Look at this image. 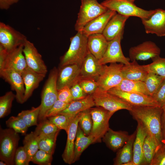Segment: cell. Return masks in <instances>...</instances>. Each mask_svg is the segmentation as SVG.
I'll return each instance as SVG.
<instances>
[{
	"instance_id": "obj_1",
	"label": "cell",
	"mask_w": 165,
	"mask_h": 165,
	"mask_svg": "<svg viewBox=\"0 0 165 165\" xmlns=\"http://www.w3.org/2000/svg\"><path fill=\"white\" fill-rule=\"evenodd\" d=\"M134 119L140 122L147 134L157 146L163 143L161 117L162 107L151 106H132L129 111Z\"/></svg>"
},
{
	"instance_id": "obj_2",
	"label": "cell",
	"mask_w": 165,
	"mask_h": 165,
	"mask_svg": "<svg viewBox=\"0 0 165 165\" xmlns=\"http://www.w3.org/2000/svg\"><path fill=\"white\" fill-rule=\"evenodd\" d=\"M87 37L81 31H77L70 38L69 48L60 59V67L75 64L80 68L85 58L90 53L87 46Z\"/></svg>"
},
{
	"instance_id": "obj_3",
	"label": "cell",
	"mask_w": 165,
	"mask_h": 165,
	"mask_svg": "<svg viewBox=\"0 0 165 165\" xmlns=\"http://www.w3.org/2000/svg\"><path fill=\"white\" fill-rule=\"evenodd\" d=\"M58 69L56 67L51 70L43 87L41 94V108L38 118L39 121L44 119L46 112L58 100Z\"/></svg>"
},
{
	"instance_id": "obj_4",
	"label": "cell",
	"mask_w": 165,
	"mask_h": 165,
	"mask_svg": "<svg viewBox=\"0 0 165 165\" xmlns=\"http://www.w3.org/2000/svg\"><path fill=\"white\" fill-rule=\"evenodd\" d=\"M20 136L10 128L0 127V160L7 165H15V155L18 148Z\"/></svg>"
},
{
	"instance_id": "obj_5",
	"label": "cell",
	"mask_w": 165,
	"mask_h": 165,
	"mask_svg": "<svg viewBox=\"0 0 165 165\" xmlns=\"http://www.w3.org/2000/svg\"><path fill=\"white\" fill-rule=\"evenodd\" d=\"M90 110L93 126L89 135L92 139L93 143L100 142L109 128V122L114 113L100 106L92 107Z\"/></svg>"
},
{
	"instance_id": "obj_6",
	"label": "cell",
	"mask_w": 165,
	"mask_h": 165,
	"mask_svg": "<svg viewBox=\"0 0 165 165\" xmlns=\"http://www.w3.org/2000/svg\"><path fill=\"white\" fill-rule=\"evenodd\" d=\"M101 4L108 9L117 12L121 15L147 19L155 12V10H145L136 6L128 0H105Z\"/></svg>"
},
{
	"instance_id": "obj_7",
	"label": "cell",
	"mask_w": 165,
	"mask_h": 165,
	"mask_svg": "<svg viewBox=\"0 0 165 165\" xmlns=\"http://www.w3.org/2000/svg\"><path fill=\"white\" fill-rule=\"evenodd\" d=\"M81 4L75 25V30L81 31L88 22L106 12L108 9L97 0H81Z\"/></svg>"
},
{
	"instance_id": "obj_8",
	"label": "cell",
	"mask_w": 165,
	"mask_h": 165,
	"mask_svg": "<svg viewBox=\"0 0 165 165\" xmlns=\"http://www.w3.org/2000/svg\"><path fill=\"white\" fill-rule=\"evenodd\" d=\"M124 64L117 63H110L108 65H104L103 71L97 79V90L108 92L121 82L123 78L122 68Z\"/></svg>"
},
{
	"instance_id": "obj_9",
	"label": "cell",
	"mask_w": 165,
	"mask_h": 165,
	"mask_svg": "<svg viewBox=\"0 0 165 165\" xmlns=\"http://www.w3.org/2000/svg\"><path fill=\"white\" fill-rule=\"evenodd\" d=\"M92 96L95 106L102 107L114 113L122 109L129 111L132 107V105L122 99L108 92L97 90Z\"/></svg>"
},
{
	"instance_id": "obj_10",
	"label": "cell",
	"mask_w": 165,
	"mask_h": 165,
	"mask_svg": "<svg viewBox=\"0 0 165 165\" xmlns=\"http://www.w3.org/2000/svg\"><path fill=\"white\" fill-rule=\"evenodd\" d=\"M123 31L120 32L114 39L109 41L106 51L101 59L98 60L99 63L102 65L110 63H119L124 64L130 63V59L123 55L120 42Z\"/></svg>"
},
{
	"instance_id": "obj_11",
	"label": "cell",
	"mask_w": 165,
	"mask_h": 165,
	"mask_svg": "<svg viewBox=\"0 0 165 165\" xmlns=\"http://www.w3.org/2000/svg\"><path fill=\"white\" fill-rule=\"evenodd\" d=\"M26 37L9 25L0 22V46L7 52L24 45Z\"/></svg>"
},
{
	"instance_id": "obj_12",
	"label": "cell",
	"mask_w": 165,
	"mask_h": 165,
	"mask_svg": "<svg viewBox=\"0 0 165 165\" xmlns=\"http://www.w3.org/2000/svg\"><path fill=\"white\" fill-rule=\"evenodd\" d=\"M23 52L27 66L38 73L46 75L47 67L34 44L27 40L24 44Z\"/></svg>"
},
{
	"instance_id": "obj_13",
	"label": "cell",
	"mask_w": 165,
	"mask_h": 165,
	"mask_svg": "<svg viewBox=\"0 0 165 165\" xmlns=\"http://www.w3.org/2000/svg\"><path fill=\"white\" fill-rule=\"evenodd\" d=\"M0 76L10 84L11 90L15 91L17 102L24 103L25 87L21 74L13 69L6 68L0 70Z\"/></svg>"
},
{
	"instance_id": "obj_14",
	"label": "cell",
	"mask_w": 165,
	"mask_h": 165,
	"mask_svg": "<svg viewBox=\"0 0 165 165\" xmlns=\"http://www.w3.org/2000/svg\"><path fill=\"white\" fill-rule=\"evenodd\" d=\"M160 48L155 43L146 41L131 47L129 51V58L132 61H146L160 56Z\"/></svg>"
},
{
	"instance_id": "obj_15",
	"label": "cell",
	"mask_w": 165,
	"mask_h": 165,
	"mask_svg": "<svg viewBox=\"0 0 165 165\" xmlns=\"http://www.w3.org/2000/svg\"><path fill=\"white\" fill-rule=\"evenodd\" d=\"M147 34H155L159 37L165 36V10L158 9L150 17L141 19Z\"/></svg>"
},
{
	"instance_id": "obj_16",
	"label": "cell",
	"mask_w": 165,
	"mask_h": 165,
	"mask_svg": "<svg viewBox=\"0 0 165 165\" xmlns=\"http://www.w3.org/2000/svg\"><path fill=\"white\" fill-rule=\"evenodd\" d=\"M80 67L75 64L60 67L57 80L58 91L66 87L70 88L78 82L80 79Z\"/></svg>"
},
{
	"instance_id": "obj_17",
	"label": "cell",
	"mask_w": 165,
	"mask_h": 165,
	"mask_svg": "<svg viewBox=\"0 0 165 165\" xmlns=\"http://www.w3.org/2000/svg\"><path fill=\"white\" fill-rule=\"evenodd\" d=\"M108 92L120 98L132 106L159 107L152 97L149 95L124 91L114 88L110 89Z\"/></svg>"
},
{
	"instance_id": "obj_18",
	"label": "cell",
	"mask_w": 165,
	"mask_h": 165,
	"mask_svg": "<svg viewBox=\"0 0 165 165\" xmlns=\"http://www.w3.org/2000/svg\"><path fill=\"white\" fill-rule=\"evenodd\" d=\"M24 45L7 52L0 70L6 68H11L21 74L28 66L23 52Z\"/></svg>"
},
{
	"instance_id": "obj_19",
	"label": "cell",
	"mask_w": 165,
	"mask_h": 165,
	"mask_svg": "<svg viewBox=\"0 0 165 165\" xmlns=\"http://www.w3.org/2000/svg\"><path fill=\"white\" fill-rule=\"evenodd\" d=\"M104 65L100 64L97 59L89 53L80 68V79H88L97 81L103 71Z\"/></svg>"
},
{
	"instance_id": "obj_20",
	"label": "cell",
	"mask_w": 165,
	"mask_h": 165,
	"mask_svg": "<svg viewBox=\"0 0 165 165\" xmlns=\"http://www.w3.org/2000/svg\"><path fill=\"white\" fill-rule=\"evenodd\" d=\"M80 112L71 119L67 132V138L66 145L62 156L64 162L69 164L73 163L74 144Z\"/></svg>"
},
{
	"instance_id": "obj_21",
	"label": "cell",
	"mask_w": 165,
	"mask_h": 165,
	"mask_svg": "<svg viewBox=\"0 0 165 165\" xmlns=\"http://www.w3.org/2000/svg\"><path fill=\"white\" fill-rule=\"evenodd\" d=\"M116 12L108 9L103 14L87 23L81 31L87 37L94 34L102 33L107 24Z\"/></svg>"
},
{
	"instance_id": "obj_22",
	"label": "cell",
	"mask_w": 165,
	"mask_h": 165,
	"mask_svg": "<svg viewBox=\"0 0 165 165\" xmlns=\"http://www.w3.org/2000/svg\"><path fill=\"white\" fill-rule=\"evenodd\" d=\"M21 75L25 87L24 97L25 102L31 96L34 91L38 87L46 75L38 73L27 66L22 72Z\"/></svg>"
},
{
	"instance_id": "obj_23",
	"label": "cell",
	"mask_w": 165,
	"mask_h": 165,
	"mask_svg": "<svg viewBox=\"0 0 165 165\" xmlns=\"http://www.w3.org/2000/svg\"><path fill=\"white\" fill-rule=\"evenodd\" d=\"M130 136L127 131H115L109 128L102 139L108 147L115 152L118 150L125 144Z\"/></svg>"
},
{
	"instance_id": "obj_24",
	"label": "cell",
	"mask_w": 165,
	"mask_h": 165,
	"mask_svg": "<svg viewBox=\"0 0 165 165\" xmlns=\"http://www.w3.org/2000/svg\"><path fill=\"white\" fill-rule=\"evenodd\" d=\"M108 43L102 33L93 34L87 37L89 51L98 60L101 59L105 53Z\"/></svg>"
},
{
	"instance_id": "obj_25",
	"label": "cell",
	"mask_w": 165,
	"mask_h": 165,
	"mask_svg": "<svg viewBox=\"0 0 165 165\" xmlns=\"http://www.w3.org/2000/svg\"><path fill=\"white\" fill-rule=\"evenodd\" d=\"M129 17L116 13L109 20L102 34L108 41L114 39L124 31L125 23Z\"/></svg>"
},
{
	"instance_id": "obj_26",
	"label": "cell",
	"mask_w": 165,
	"mask_h": 165,
	"mask_svg": "<svg viewBox=\"0 0 165 165\" xmlns=\"http://www.w3.org/2000/svg\"><path fill=\"white\" fill-rule=\"evenodd\" d=\"M94 106L95 104L92 95H88L83 98L73 100L67 107L58 114L72 118L80 112Z\"/></svg>"
},
{
	"instance_id": "obj_27",
	"label": "cell",
	"mask_w": 165,
	"mask_h": 165,
	"mask_svg": "<svg viewBox=\"0 0 165 165\" xmlns=\"http://www.w3.org/2000/svg\"><path fill=\"white\" fill-rule=\"evenodd\" d=\"M122 72L124 79L143 82L148 72L145 65H140L134 60L129 64H124Z\"/></svg>"
},
{
	"instance_id": "obj_28",
	"label": "cell",
	"mask_w": 165,
	"mask_h": 165,
	"mask_svg": "<svg viewBox=\"0 0 165 165\" xmlns=\"http://www.w3.org/2000/svg\"><path fill=\"white\" fill-rule=\"evenodd\" d=\"M136 134L133 144V161L136 165H142L143 160V147L147 133L142 124L137 121Z\"/></svg>"
},
{
	"instance_id": "obj_29",
	"label": "cell",
	"mask_w": 165,
	"mask_h": 165,
	"mask_svg": "<svg viewBox=\"0 0 165 165\" xmlns=\"http://www.w3.org/2000/svg\"><path fill=\"white\" fill-rule=\"evenodd\" d=\"M136 134V130L133 134L130 135L125 144L118 150L114 160V165H123L126 163L133 160V144Z\"/></svg>"
},
{
	"instance_id": "obj_30",
	"label": "cell",
	"mask_w": 165,
	"mask_h": 165,
	"mask_svg": "<svg viewBox=\"0 0 165 165\" xmlns=\"http://www.w3.org/2000/svg\"><path fill=\"white\" fill-rule=\"evenodd\" d=\"M93 140L89 136H86L78 126L74 147L73 163L78 160L83 151L90 144Z\"/></svg>"
},
{
	"instance_id": "obj_31",
	"label": "cell",
	"mask_w": 165,
	"mask_h": 165,
	"mask_svg": "<svg viewBox=\"0 0 165 165\" xmlns=\"http://www.w3.org/2000/svg\"><path fill=\"white\" fill-rule=\"evenodd\" d=\"M114 88L124 91L150 96L145 84L142 81L130 80L123 78L119 85Z\"/></svg>"
},
{
	"instance_id": "obj_32",
	"label": "cell",
	"mask_w": 165,
	"mask_h": 165,
	"mask_svg": "<svg viewBox=\"0 0 165 165\" xmlns=\"http://www.w3.org/2000/svg\"><path fill=\"white\" fill-rule=\"evenodd\" d=\"M39 136L34 131L26 134L23 140V146L27 151L31 161L39 149Z\"/></svg>"
},
{
	"instance_id": "obj_33",
	"label": "cell",
	"mask_w": 165,
	"mask_h": 165,
	"mask_svg": "<svg viewBox=\"0 0 165 165\" xmlns=\"http://www.w3.org/2000/svg\"><path fill=\"white\" fill-rule=\"evenodd\" d=\"M157 145L147 134L143 147V160L142 165H150L155 154Z\"/></svg>"
},
{
	"instance_id": "obj_34",
	"label": "cell",
	"mask_w": 165,
	"mask_h": 165,
	"mask_svg": "<svg viewBox=\"0 0 165 165\" xmlns=\"http://www.w3.org/2000/svg\"><path fill=\"white\" fill-rule=\"evenodd\" d=\"M60 130L51 134L39 135V149L43 150L53 155L57 137Z\"/></svg>"
},
{
	"instance_id": "obj_35",
	"label": "cell",
	"mask_w": 165,
	"mask_h": 165,
	"mask_svg": "<svg viewBox=\"0 0 165 165\" xmlns=\"http://www.w3.org/2000/svg\"><path fill=\"white\" fill-rule=\"evenodd\" d=\"M41 105L37 107H32L30 110H23L17 116L22 118L26 125L29 127L38 125Z\"/></svg>"
},
{
	"instance_id": "obj_36",
	"label": "cell",
	"mask_w": 165,
	"mask_h": 165,
	"mask_svg": "<svg viewBox=\"0 0 165 165\" xmlns=\"http://www.w3.org/2000/svg\"><path fill=\"white\" fill-rule=\"evenodd\" d=\"M16 97L12 91L7 92L0 97V118L8 115L10 112L13 101Z\"/></svg>"
},
{
	"instance_id": "obj_37",
	"label": "cell",
	"mask_w": 165,
	"mask_h": 165,
	"mask_svg": "<svg viewBox=\"0 0 165 165\" xmlns=\"http://www.w3.org/2000/svg\"><path fill=\"white\" fill-rule=\"evenodd\" d=\"M152 59V63L145 65L148 72L154 73L165 79V58L158 56Z\"/></svg>"
},
{
	"instance_id": "obj_38",
	"label": "cell",
	"mask_w": 165,
	"mask_h": 165,
	"mask_svg": "<svg viewBox=\"0 0 165 165\" xmlns=\"http://www.w3.org/2000/svg\"><path fill=\"white\" fill-rule=\"evenodd\" d=\"M164 79L155 74L150 72H148L143 82L150 96L157 90Z\"/></svg>"
},
{
	"instance_id": "obj_39",
	"label": "cell",
	"mask_w": 165,
	"mask_h": 165,
	"mask_svg": "<svg viewBox=\"0 0 165 165\" xmlns=\"http://www.w3.org/2000/svg\"><path fill=\"white\" fill-rule=\"evenodd\" d=\"M40 122L34 131L38 136L51 134L60 130L48 119Z\"/></svg>"
},
{
	"instance_id": "obj_40",
	"label": "cell",
	"mask_w": 165,
	"mask_h": 165,
	"mask_svg": "<svg viewBox=\"0 0 165 165\" xmlns=\"http://www.w3.org/2000/svg\"><path fill=\"white\" fill-rule=\"evenodd\" d=\"M6 123L8 128L23 134H26L28 128L22 118L18 116L10 117L6 121Z\"/></svg>"
},
{
	"instance_id": "obj_41",
	"label": "cell",
	"mask_w": 165,
	"mask_h": 165,
	"mask_svg": "<svg viewBox=\"0 0 165 165\" xmlns=\"http://www.w3.org/2000/svg\"><path fill=\"white\" fill-rule=\"evenodd\" d=\"M90 109L80 112L79 120L80 128L86 136L90 134L93 126V120Z\"/></svg>"
},
{
	"instance_id": "obj_42",
	"label": "cell",
	"mask_w": 165,
	"mask_h": 165,
	"mask_svg": "<svg viewBox=\"0 0 165 165\" xmlns=\"http://www.w3.org/2000/svg\"><path fill=\"white\" fill-rule=\"evenodd\" d=\"M72 118L65 115L58 114L47 118L59 129L64 130L67 133Z\"/></svg>"
},
{
	"instance_id": "obj_43",
	"label": "cell",
	"mask_w": 165,
	"mask_h": 165,
	"mask_svg": "<svg viewBox=\"0 0 165 165\" xmlns=\"http://www.w3.org/2000/svg\"><path fill=\"white\" fill-rule=\"evenodd\" d=\"M53 155L43 150L38 149L33 156L31 162L39 165H50Z\"/></svg>"
},
{
	"instance_id": "obj_44",
	"label": "cell",
	"mask_w": 165,
	"mask_h": 165,
	"mask_svg": "<svg viewBox=\"0 0 165 165\" xmlns=\"http://www.w3.org/2000/svg\"><path fill=\"white\" fill-rule=\"evenodd\" d=\"M30 161L27 151L24 146L18 148L15 155V165H28Z\"/></svg>"
},
{
	"instance_id": "obj_45",
	"label": "cell",
	"mask_w": 165,
	"mask_h": 165,
	"mask_svg": "<svg viewBox=\"0 0 165 165\" xmlns=\"http://www.w3.org/2000/svg\"><path fill=\"white\" fill-rule=\"evenodd\" d=\"M78 83L84 92L88 95H92L98 89L96 81L88 79H80Z\"/></svg>"
},
{
	"instance_id": "obj_46",
	"label": "cell",
	"mask_w": 165,
	"mask_h": 165,
	"mask_svg": "<svg viewBox=\"0 0 165 165\" xmlns=\"http://www.w3.org/2000/svg\"><path fill=\"white\" fill-rule=\"evenodd\" d=\"M150 165H165V142L157 147Z\"/></svg>"
},
{
	"instance_id": "obj_47",
	"label": "cell",
	"mask_w": 165,
	"mask_h": 165,
	"mask_svg": "<svg viewBox=\"0 0 165 165\" xmlns=\"http://www.w3.org/2000/svg\"><path fill=\"white\" fill-rule=\"evenodd\" d=\"M69 104L58 99L51 107L46 112L44 119L58 114L67 107Z\"/></svg>"
},
{
	"instance_id": "obj_48",
	"label": "cell",
	"mask_w": 165,
	"mask_h": 165,
	"mask_svg": "<svg viewBox=\"0 0 165 165\" xmlns=\"http://www.w3.org/2000/svg\"><path fill=\"white\" fill-rule=\"evenodd\" d=\"M151 97L160 107H162L165 105V79Z\"/></svg>"
},
{
	"instance_id": "obj_49",
	"label": "cell",
	"mask_w": 165,
	"mask_h": 165,
	"mask_svg": "<svg viewBox=\"0 0 165 165\" xmlns=\"http://www.w3.org/2000/svg\"><path fill=\"white\" fill-rule=\"evenodd\" d=\"M70 89L73 100L83 98L88 95L83 90L78 82L74 84Z\"/></svg>"
},
{
	"instance_id": "obj_50",
	"label": "cell",
	"mask_w": 165,
	"mask_h": 165,
	"mask_svg": "<svg viewBox=\"0 0 165 165\" xmlns=\"http://www.w3.org/2000/svg\"><path fill=\"white\" fill-rule=\"evenodd\" d=\"M58 99L67 103L71 102L73 100L70 88L66 87L58 91Z\"/></svg>"
},
{
	"instance_id": "obj_51",
	"label": "cell",
	"mask_w": 165,
	"mask_h": 165,
	"mask_svg": "<svg viewBox=\"0 0 165 165\" xmlns=\"http://www.w3.org/2000/svg\"><path fill=\"white\" fill-rule=\"evenodd\" d=\"M20 0H0V9L7 10L13 5L16 3Z\"/></svg>"
},
{
	"instance_id": "obj_52",
	"label": "cell",
	"mask_w": 165,
	"mask_h": 165,
	"mask_svg": "<svg viewBox=\"0 0 165 165\" xmlns=\"http://www.w3.org/2000/svg\"><path fill=\"white\" fill-rule=\"evenodd\" d=\"M162 108V112L161 117V130L163 142H165V105Z\"/></svg>"
},
{
	"instance_id": "obj_53",
	"label": "cell",
	"mask_w": 165,
	"mask_h": 165,
	"mask_svg": "<svg viewBox=\"0 0 165 165\" xmlns=\"http://www.w3.org/2000/svg\"><path fill=\"white\" fill-rule=\"evenodd\" d=\"M123 165H136L133 161H129L123 164Z\"/></svg>"
},
{
	"instance_id": "obj_54",
	"label": "cell",
	"mask_w": 165,
	"mask_h": 165,
	"mask_svg": "<svg viewBox=\"0 0 165 165\" xmlns=\"http://www.w3.org/2000/svg\"><path fill=\"white\" fill-rule=\"evenodd\" d=\"M0 165H7V163L4 161L1 160L0 161Z\"/></svg>"
},
{
	"instance_id": "obj_55",
	"label": "cell",
	"mask_w": 165,
	"mask_h": 165,
	"mask_svg": "<svg viewBox=\"0 0 165 165\" xmlns=\"http://www.w3.org/2000/svg\"><path fill=\"white\" fill-rule=\"evenodd\" d=\"M128 0L134 2L135 0Z\"/></svg>"
}]
</instances>
